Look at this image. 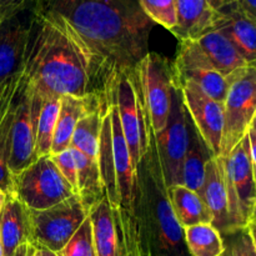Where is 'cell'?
I'll list each match as a JSON object with an SVG mask.
<instances>
[{
	"label": "cell",
	"mask_w": 256,
	"mask_h": 256,
	"mask_svg": "<svg viewBox=\"0 0 256 256\" xmlns=\"http://www.w3.org/2000/svg\"><path fill=\"white\" fill-rule=\"evenodd\" d=\"M36 9L62 18L92 58V94L104 106L115 100L119 78L149 52L154 22L136 0H34Z\"/></svg>",
	"instance_id": "1"
},
{
	"label": "cell",
	"mask_w": 256,
	"mask_h": 256,
	"mask_svg": "<svg viewBox=\"0 0 256 256\" xmlns=\"http://www.w3.org/2000/svg\"><path fill=\"white\" fill-rule=\"evenodd\" d=\"M22 69L42 99L92 94V58L86 45L62 18L35 5Z\"/></svg>",
	"instance_id": "2"
},
{
	"label": "cell",
	"mask_w": 256,
	"mask_h": 256,
	"mask_svg": "<svg viewBox=\"0 0 256 256\" xmlns=\"http://www.w3.org/2000/svg\"><path fill=\"white\" fill-rule=\"evenodd\" d=\"M135 219L139 256H192L185 242L184 229L170 202L169 188L152 132L149 149L136 168Z\"/></svg>",
	"instance_id": "3"
},
{
	"label": "cell",
	"mask_w": 256,
	"mask_h": 256,
	"mask_svg": "<svg viewBox=\"0 0 256 256\" xmlns=\"http://www.w3.org/2000/svg\"><path fill=\"white\" fill-rule=\"evenodd\" d=\"M150 132L160 134L166 128L172 112V94L176 89L172 64L162 55L149 52L132 72Z\"/></svg>",
	"instance_id": "4"
},
{
	"label": "cell",
	"mask_w": 256,
	"mask_h": 256,
	"mask_svg": "<svg viewBox=\"0 0 256 256\" xmlns=\"http://www.w3.org/2000/svg\"><path fill=\"white\" fill-rule=\"evenodd\" d=\"M29 210H45L76 192L52 162V155L35 159L19 174L12 176V192Z\"/></svg>",
	"instance_id": "5"
},
{
	"label": "cell",
	"mask_w": 256,
	"mask_h": 256,
	"mask_svg": "<svg viewBox=\"0 0 256 256\" xmlns=\"http://www.w3.org/2000/svg\"><path fill=\"white\" fill-rule=\"evenodd\" d=\"M232 234L244 230L256 212V179L248 134L222 158Z\"/></svg>",
	"instance_id": "6"
},
{
	"label": "cell",
	"mask_w": 256,
	"mask_h": 256,
	"mask_svg": "<svg viewBox=\"0 0 256 256\" xmlns=\"http://www.w3.org/2000/svg\"><path fill=\"white\" fill-rule=\"evenodd\" d=\"M224 102V132L220 156L226 158L248 134L256 112V66L248 65L229 78Z\"/></svg>",
	"instance_id": "7"
},
{
	"label": "cell",
	"mask_w": 256,
	"mask_h": 256,
	"mask_svg": "<svg viewBox=\"0 0 256 256\" xmlns=\"http://www.w3.org/2000/svg\"><path fill=\"white\" fill-rule=\"evenodd\" d=\"M86 218L88 210L78 194L49 209L29 210L32 232L29 245L59 252Z\"/></svg>",
	"instance_id": "8"
},
{
	"label": "cell",
	"mask_w": 256,
	"mask_h": 256,
	"mask_svg": "<svg viewBox=\"0 0 256 256\" xmlns=\"http://www.w3.org/2000/svg\"><path fill=\"white\" fill-rule=\"evenodd\" d=\"M42 98L26 82H22L16 96L14 118L9 140L8 169L12 176L29 166L35 158V138Z\"/></svg>",
	"instance_id": "9"
},
{
	"label": "cell",
	"mask_w": 256,
	"mask_h": 256,
	"mask_svg": "<svg viewBox=\"0 0 256 256\" xmlns=\"http://www.w3.org/2000/svg\"><path fill=\"white\" fill-rule=\"evenodd\" d=\"M189 120L182 92L176 88L166 128L160 134H152L168 188L182 184V165L189 146Z\"/></svg>",
	"instance_id": "10"
},
{
	"label": "cell",
	"mask_w": 256,
	"mask_h": 256,
	"mask_svg": "<svg viewBox=\"0 0 256 256\" xmlns=\"http://www.w3.org/2000/svg\"><path fill=\"white\" fill-rule=\"evenodd\" d=\"M114 102L119 112L122 134L129 146L132 164L136 169L149 149L152 132L144 105L132 79V72L119 78Z\"/></svg>",
	"instance_id": "11"
},
{
	"label": "cell",
	"mask_w": 256,
	"mask_h": 256,
	"mask_svg": "<svg viewBox=\"0 0 256 256\" xmlns=\"http://www.w3.org/2000/svg\"><path fill=\"white\" fill-rule=\"evenodd\" d=\"M172 64L175 84L189 80L202 88L210 98L224 104L230 79L215 69L196 40H180Z\"/></svg>",
	"instance_id": "12"
},
{
	"label": "cell",
	"mask_w": 256,
	"mask_h": 256,
	"mask_svg": "<svg viewBox=\"0 0 256 256\" xmlns=\"http://www.w3.org/2000/svg\"><path fill=\"white\" fill-rule=\"evenodd\" d=\"M182 92L192 126L212 158L220 156L224 132V105L210 98L195 82L184 80L176 85Z\"/></svg>",
	"instance_id": "13"
},
{
	"label": "cell",
	"mask_w": 256,
	"mask_h": 256,
	"mask_svg": "<svg viewBox=\"0 0 256 256\" xmlns=\"http://www.w3.org/2000/svg\"><path fill=\"white\" fill-rule=\"evenodd\" d=\"M32 6L0 22V88L24 68Z\"/></svg>",
	"instance_id": "14"
},
{
	"label": "cell",
	"mask_w": 256,
	"mask_h": 256,
	"mask_svg": "<svg viewBox=\"0 0 256 256\" xmlns=\"http://www.w3.org/2000/svg\"><path fill=\"white\" fill-rule=\"evenodd\" d=\"M200 196L212 212V226L222 234V238L232 234L222 156L210 158L208 160L205 166L204 185L200 192Z\"/></svg>",
	"instance_id": "15"
},
{
	"label": "cell",
	"mask_w": 256,
	"mask_h": 256,
	"mask_svg": "<svg viewBox=\"0 0 256 256\" xmlns=\"http://www.w3.org/2000/svg\"><path fill=\"white\" fill-rule=\"evenodd\" d=\"M214 29L230 40L248 64L256 66V22L239 9L236 2L216 12Z\"/></svg>",
	"instance_id": "16"
},
{
	"label": "cell",
	"mask_w": 256,
	"mask_h": 256,
	"mask_svg": "<svg viewBox=\"0 0 256 256\" xmlns=\"http://www.w3.org/2000/svg\"><path fill=\"white\" fill-rule=\"evenodd\" d=\"M106 108L108 106H104L100 102L99 98L95 94H89L88 96L62 95L50 155L58 154V152L69 149L78 122L85 115L94 112V110L106 109Z\"/></svg>",
	"instance_id": "17"
},
{
	"label": "cell",
	"mask_w": 256,
	"mask_h": 256,
	"mask_svg": "<svg viewBox=\"0 0 256 256\" xmlns=\"http://www.w3.org/2000/svg\"><path fill=\"white\" fill-rule=\"evenodd\" d=\"M88 216L96 256H126L122 232L106 198L90 208Z\"/></svg>",
	"instance_id": "18"
},
{
	"label": "cell",
	"mask_w": 256,
	"mask_h": 256,
	"mask_svg": "<svg viewBox=\"0 0 256 256\" xmlns=\"http://www.w3.org/2000/svg\"><path fill=\"white\" fill-rule=\"evenodd\" d=\"M24 79L25 74L22 69L0 88V188L8 194L12 192V175L8 169L10 129L14 118L18 92Z\"/></svg>",
	"instance_id": "19"
},
{
	"label": "cell",
	"mask_w": 256,
	"mask_h": 256,
	"mask_svg": "<svg viewBox=\"0 0 256 256\" xmlns=\"http://www.w3.org/2000/svg\"><path fill=\"white\" fill-rule=\"evenodd\" d=\"M178 24L172 30L180 40H198L214 29L216 12L206 0H175Z\"/></svg>",
	"instance_id": "20"
},
{
	"label": "cell",
	"mask_w": 256,
	"mask_h": 256,
	"mask_svg": "<svg viewBox=\"0 0 256 256\" xmlns=\"http://www.w3.org/2000/svg\"><path fill=\"white\" fill-rule=\"evenodd\" d=\"M0 235L4 256H12L18 248L30 244L29 210L12 194H8L6 202L0 214Z\"/></svg>",
	"instance_id": "21"
},
{
	"label": "cell",
	"mask_w": 256,
	"mask_h": 256,
	"mask_svg": "<svg viewBox=\"0 0 256 256\" xmlns=\"http://www.w3.org/2000/svg\"><path fill=\"white\" fill-rule=\"evenodd\" d=\"M98 164H99L100 178H102V188H104L105 198H106L110 206H112L114 216L118 218L120 210V195L119 186H118L116 170H115L114 150H112V119H110L109 109L106 110V112L102 116Z\"/></svg>",
	"instance_id": "22"
},
{
	"label": "cell",
	"mask_w": 256,
	"mask_h": 256,
	"mask_svg": "<svg viewBox=\"0 0 256 256\" xmlns=\"http://www.w3.org/2000/svg\"><path fill=\"white\" fill-rule=\"evenodd\" d=\"M196 42L210 62L222 76L230 78L240 69L249 65L230 40L216 29L208 32Z\"/></svg>",
	"instance_id": "23"
},
{
	"label": "cell",
	"mask_w": 256,
	"mask_h": 256,
	"mask_svg": "<svg viewBox=\"0 0 256 256\" xmlns=\"http://www.w3.org/2000/svg\"><path fill=\"white\" fill-rule=\"evenodd\" d=\"M169 198L182 229L199 224H212V212L199 192L188 189L184 185H175L169 188Z\"/></svg>",
	"instance_id": "24"
},
{
	"label": "cell",
	"mask_w": 256,
	"mask_h": 256,
	"mask_svg": "<svg viewBox=\"0 0 256 256\" xmlns=\"http://www.w3.org/2000/svg\"><path fill=\"white\" fill-rule=\"evenodd\" d=\"M74 155L78 169V196L89 212L90 208L105 198L104 188L100 178L98 160H92L80 152L79 150L70 148Z\"/></svg>",
	"instance_id": "25"
},
{
	"label": "cell",
	"mask_w": 256,
	"mask_h": 256,
	"mask_svg": "<svg viewBox=\"0 0 256 256\" xmlns=\"http://www.w3.org/2000/svg\"><path fill=\"white\" fill-rule=\"evenodd\" d=\"M190 119V118H189ZM212 158L202 142V138L189 120V146L182 165V184L188 189L202 192L205 179V166L208 160Z\"/></svg>",
	"instance_id": "26"
},
{
	"label": "cell",
	"mask_w": 256,
	"mask_h": 256,
	"mask_svg": "<svg viewBox=\"0 0 256 256\" xmlns=\"http://www.w3.org/2000/svg\"><path fill=\"white\" fill-rule=\"evenodd\" d=\"M109 106L106 109H98L89 112L78 122L76 129L72 134L70 148L79 150L89 159L98 160L102 116Z\"/></svg>",
	"instance_id": "27"
},
{
	"label": "cell",
	"mask_w": 256,
	"mask_h": 256,
	"mask_svg": "<svg viewBox=\"0 0 256 256\" xmlns=\"http://www.w3.org/2000/svg\"><path fill=\"white\" fill-rule=\"evenodd\" d=\"M184 236L192 256H222L224 254V238L212 224L185 228Z\"/></svg>",
	"instance_id": "28"
},
{
	"label": "cell",
	"mask_w": 256,
	"mask_h": 256,
	"mask_svg": "<svg viewBox=\"0 0 256 256\" xmlns=\"http://www.w3.org/2000/svg\"><path fill=\"white\" fill-rule=\"evenodd\" d=\"M62 96L50 95L44 98L38 120L36 138H35V158L50 155L54 140L55 128L59 116Z\"/></svg>",
	"instance_id": "29"
},
{
	"label": "cell",
	"mask_w": 256,
	"mask_h": 256,
	"mask_svg": "<svg viewBox=\"0 0 256 256\" xmlns=\"http://www.w3.org/2000/svg\"><path fill=\"white\" fill-rule=\"evenodd\" d=\"M144 14L154 24L172 32L178 24L175 0H136Z\"/></svg>",
	"instance_id": "30"
},
{
	"label": "cell",
	"mask_w": 256,
	"mask_h": 256,
	"mask_svg": "<svg viewBox=\"0 0 256 256\" xmlns=\"http://www.w3.org/2000/svg\"><path fill=\"white\" fill-rule=\"evenodd\" d=\"M58 254L59 256H96L89 216L85 219L70 242Z\"/></svg>",
	"instance_id": "31"
},
{
	"label": "cell",
	"mask_w": 256,
	"mask_h": 256,
	"mask_svg": "<svg viewBox=\"0 0 256 256\" xmlns=\"http://www.w3.org/2000/svg\"><path fill=\"white\" fill-rule=\"evenodd\" d=\"M229 242L225 244L222 256H256V249L246 230H240L228 235Z\"/></svg>",
	"instance_id": "32"
},
{
	"label": "cell",
	"mask_w": 256,
	"mask_h": 256,
	"mask_svg": "<svg viewBox=\"0 0 256 256\" xmlns=\"http://www.w3.org/2000/svg\"><path fill=\"white\" fill-rule=\"evenodd\" d=\"M52 159L58 166V169L60 170L62 176L65 178V180L72 185L74 192H78V169L72 149L69 148L64 152L52 155Z\"/></svg>",
	"instance_id": "33"
},
{
	"label": "cell",
	"mask_w": 256,
	"mask_h": 256,
	"mask_svg": "<svg viewBox=\"0 0 256 256\" xmlns=\"http://www.w3.org/2000/svg\"><path fill=\"white\" fill-rule=\"evenodd\" d=\"M34 4V0H0V22Z\"/></svg>",
	"instance_id": "34"
},
{
	"label": "cell",
	"mask_w": 256,
	"mask_h": 256,
	"mask_svg": "<svg viewBox=\"0 0 256 256\" xmlns=\"http://www.w3.org/2000/svg\"><path fill=\"white\" fill-rule=\"evenodd\" d=\"M239 9L246 15L249 19L256 22V0H235Z\"/></svg>",
	"instance_id": "35"
},
{
	"label": "cell",
	"mask_w": 256,
	"mask_h": 256,
	"mask_svg": "<svg viewBox=\"0 0 256 256\" xmlns=\"http://www.w3.org/2000/svg\"><path fill=\"white\" fill-rule=\"evenodd\" d=\"M248 136H249V144H250V155H252V166H254V174L256 179V132L252 129H249L248 132Z\"/></svg>",
	"instance_id": "36"
},
{
	"label": "cell",
	"mask_w": 256,
	"mask_h": 256,
	"mask_svg": "<svg viewBox=\"0 0 256 256\" xmlns=\"http://www.w3.org/2000/svg\"><path fill=\"white\" fill-rule=\"evenodd\" d=\"M206 2L212 10L219 12V10H222V8L228 6V5H230L232 2H234L235 0H206Z\"/></svg>",
	"instance_id": "37"
},
{
	"label": "cell",
	"mask_w": 256,
	"mask_h": 256,
	"mask_svg": "<svg viewBox=\"0 0 256 256\" xmlns=\"http://www.w3.org/2000/svg\"><path fill=\"white\" fill-rule=\"evenodd\" d=\"M245 230H246V232L249 234L250 239H252V244H254L256 249V215L252 220H250L249 224H248L246 228H245Z\"/></svg>",
	"instance_id": "38"
},
{
	"label": "cell",
	"mask_w": 256,
	"mask_h": 256,
	"mask_svg": "<svg viewBox=\"0 0 256 256\" xmlns=\"http://www.w3.org/2000/svg\"><path fill=\"white\" fill-rule=\"evenodd\" d=\"M32 246V245H30ZM32 255L34 256H59L58 252H52V250H48L45 248H40V246H32Z\"/></svg>",
	"instance_id": "39"
},
{
	"label": "cell",
	"mask_w": 256,
	"mask_h": 256,
	"mask_svg": "<svg viewBox=\"0 0 256 256\" xmlns=\"http://www.w3.org/2000/svg\"><path fill=\"white\" fill-rule=\"evenodd\" d=\"M28 254H29V244H24L18 248V250L12 256H28Z\"/></svg>",
	"instance_id": "40"
},
{
	"label": "cell",
	"mask_w": 256,
	"mask_h": 256,
	"mask_svg": "<svg viewBox=\"0 0 256 256\" xmlns=\"http://www.w3.org/2000/svg\"><path fill=\"white\" fill-rule=\"evenodd\" d=\"M6 199H8V192H5V190H2V188H0V214H2V209H4L5 202H6Z\"/></svg>",
	"instance_id": "41"
},
{
	"label": "cell",
	"mask_w": 256,
	"mask_h": 256,
	"mask_svg": "<svg viewBox=\"0 0 256 256\" xmlns=\"http://www.w3.org/2000/svg\"><path fill=\"white\" fill-rule=\"evenodd\" d=\"M250 129H252L254 132H256V112H255L254 118H252V125H250Z\"/></svg>",
	"instance_id": "42"
},
{
	"label": "cell",
	"mask_w": 256,
	"mask_h": 256,
	"mask_svg": "<svg viewBox=\"0 0 256 256\" xmlns=\"http://www.w3.org/2000/svg\"><path fill=\"white\" fill-rule=\"evenodd\" d=\"M0 256H4V250H2V235H0Z\"/></svg>",
	"instance_id": "43"
},
{
	"label": "cell",
	"mask_w": 256,
	"mask_h": 256,
	"mask_svg": "<svg viewBox=\"0 0 256 256\" xmlns=\"http://www.w3.org/2000/svg\"><path fill=\"white\" fill-rule=\"evenodd\" d=\"M28 256H34L32 255V246L29 245V254H28Z\"/></svg>",
	"instance_id": "44"
},
{
	"label": "cell",
	"mask_w": 256,
	"mask_h": 256,
	"mask_svg": "<svg viewBox=\"0 0 256 256\" xmlns=\"http://www.w3.org/2000/svg\"><path fill=\"white\" fill-rule=\"evenodd\" d=\"M255 214H256V212H255Z\"/></svg>",
	"instance_id": "45"
}]
</instances>
